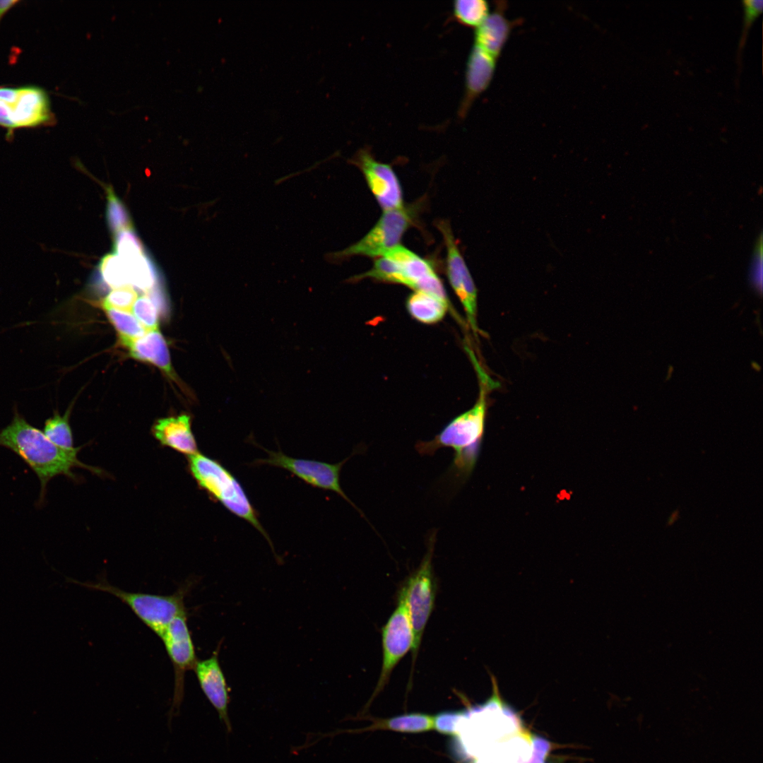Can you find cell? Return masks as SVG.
<instances>
[{"label":"cell","mask_w":763,"mask_h":763,"mask_svg":"<svg viewBox=\"0 0 763 763\" xmlns=\"http://www.w3.org/2000/svg\"><path fill=\"white\" fill-rule=\"evenodd\" d=\"M191 584L185 583L171 595H158L126 591L105 581L80 583L88 588L117 598L159 637L175 617L186 612L184 598Z\"/></svg>","instance_id":"4"},{"label":"cell","mask_w":763,"mask_h":763,"mask_svg":"<svg viewBox=\"0 0 763 763\" xmlns=\"http://www.w3.org/2000/svg\"><path fill=\"white\" fill-rule=\"evenodd\" d=\"M478 373L481 387L473 408L451 420L433 439L418 442L415 446L420 454L427 456L434 455L441 448L452 449L453 468L456 475L461 478L468 477L476 463L486 420L487 392L496 386L480 369Z\"/></svg>","instance_id":"2"},{"label":"cell","mask_w":763,"mask_h":763,"mask_svg":"<svg viewBox=\"0 0 763 763\" xmlns=\"http://www.w3.org/2000/svg\"><path fill=\"white\" fill-rule=\"evenodd\" d=\"M18 2L20 1L16 0H0V21L3 16Z\"/></svg>","instance_id":"36"},{"label":"cell","mask_w":763,"mask_h":763,"mask_svg":"<svg viewBox=\"0 0 763 763\" xmlns=\"http://www.w3.org/2000/svg\"><path fill=\"white\" fill-rule=\"evenodd\" d=\"M152 432L163 446L188 456L198 452L191 431V417L187 414L159 419L153 425Z\"/></svg>","instance_id":"16"},{"label":"cell","mask_w":763,"mask_h":763,"mask_svg":"<svg viewBox=\"0 0 763 763\" xmlns=\"http://www.w3.org/2000/svg\"><path fill=\"white\" fill-rule=\"evenodd\" d=\"M446 248V273L450 285L461 301L471 329L478 331L476 322L477 289L466 261L446 220L436 222Z\"/></svg>","instance_id":"10"},{"label":"cell","mask_w":763,"mask_h":763,"mask_svg":"<svg viewBox=\"0 0 763 763\" xmlns=\"http://www.w3.org/2000/svg\"><path fill=\"white\" fill-rule=\"evenodd\" d=\"M414 212L413 208L404 206L385 211L373 227L358 242L343 250L327 254L326 259L339 263L353 256L379 258L400 245V241L411 225Z\"/></svg>","instance_id":"5"},{"label":"cell","mask_w":763,"mask_h":763,"mask_svg":"<svg viewBox=\"0 0 763 763\" xmlns=\"http://www.w3.org/2000/svg\"><path fill=\"white\" fill-rule=\"evenodd\" d=\"M194 670L203 694L216 710L220 720L225 725L227 733H230L232 726L228 716V689L218 661V651H214L210 658L198 660Z\"/></svg>","instance_id":"14"},{"label":"cell","mask_w":763,"mask_h":763,"mask_svg":"<svg viewBox=\"0 0 763 763\" xmlns=\"http://www.w3.org/2000/svg\"><path fill=\"white\" fill-rule=\"evenodd\" d=\"M107 218L110 229L114 232L133 228L132 223L124 203L111 190H108Z\"/></svg>","instance_id":"28"},{"label":"cell","mask_w":763,"mask_h":763,"mask_svg":"<svg viewBox=\"0 0 763 763\" xmlns=\"http://www.w3.org/2000/svg\"><path fill=\"white\" fill-rule=\"evenodd\" d=\"M10 105L16 129L50 125L55 120L47 93L37 85L20 86L16 100Z\"/></svg>","instance_id":"13"},{"label":"cell","mask_w":763,"mask_h":763,"mask_svg":"<svg viewBox=\"0 0 763 763\" xmlns=\"http://www.w3.org/2000/svg\"><path fill=\"white\" fill-rule=\"evenodd\" d=\"M744 8L743 29L740 38V48H742L746 40L748 30L755 20L761 14L763 8L762 0H744L743 1Z\"/></svg>","instance_id":"32"},{"label":"cell","mask_w":763,"mask_h":763,"mask_svg":"<svg viewBox=\"0 0 763 763\" xmlns=\"http://www.w3.org/2000/svg\"><path fill=\"white\" fill-rule=\"evenodd\" d=\"M264 450L267 451L268 457L256 460L255 464L281 468L313 487L333 491L345 499L362 514V516H365L345 495L340 484L341 468L351 456L340 463L333 464L315 460L292 458L284 454L281 451H274L266 449Z\"/></svg>","instance_id":"8"},{"label":"cell","mask_w":763,"mask_h":763,"mask_svg":"<svg viewBox=\"0 0 763 763\" xmlns=\"http://www.w3.org/2000/svg\"><path fill=\"white\" fill-rule=\"evenodd\" d=\"M474 763H481V762H478V761H477V762H474Z\"/></svg>","instance_id":"37"},{"label":"cell","mask_w":763,"mask_h":763,"mask_svg":"<svg viewBox=\"0 0 763 763\" xmlns=\"http://www.w3.org/2000/svg\"><path fill=\"white\" fill-rule=\"evenodd\" d=\"M115 253L124 261L145 254L143 244L133 228L114 233Z\"/></svg>","instance_id":"26"},{"label":"cell","mask_w":763,"mask_h":763,"mask_svg":"<svg viewBox=\"0 0 763 763\" xmlns=\"http://www.w3.org/2000/svg\"><path fill=\"white\" fill-rule=\"evenodd\" d=\"M435 540L436 533L433 532L429 538L427 553L419 567L408 579L401 589L413 631L412 651L414 659L434 604L435 581L432 559Z\"/></svg>","instance_id":"6"},{"label":"cell","mask_w":763,"mask_h":763,"mask_svg":"<svg viewBox=\"0 0 763 763\" xmlns=\"http://www.w3.org/2000/svg\"><path fill=\"white\" fill-rule=\"evenodd\" d=\"M467 716L463 711H446L433 716V729L442 735H456L459 723Z\"/></svg>","instance_id":"30"},{"label":"cell","mask_w":763,"mask_h":763,"mask_svg":"<svg viewBox=\"0 0 763 763\" xmlns=\"http://www.w3.org/2000/svg\"><path fill=\"white\" fill-rule=\"evenodd\" d=\"M406 307L416 320L433 324L442 319L449 305L431 295L415 291L408 297Z\"/></svg>","instance_id":"20"},{"label":"cell","mask_w":763,"mask_h":763,"mask_svg":"<svg viewBox=\"0 0 763 763\" xmlns=\"http://www.w3.org/2000/svg\"><path fill=\"white\" fill-rule=\"evenodd\" d=\"M107 316L119 335L123 345L143 336L147 331L129 312L111 308L104 309Z\"/></svg>","instance_id":"23"},{"label":"cell","mask_w":763,"mask_h":763,"mask_svg":"<svg viewBox=\"0 0 763 763\" xmlns=\"http://www.w3.org/2000/svg\"><path fill=\"white\" fill-rule=\"evenodd\" d=\"M0 126L7 130L8 135H11L16 129L12 117L11 105L1 101H0Z\"/></svg>","instance_id":"34"},{"label":"cell","mask_w":763,"mask_h":763,"mask_svg":"<svg viewBox=\"0 0 763 763\" xmlns=\"http://www.w3.org/2000/svg\"><path fill=\"white\" fill-rule=\"evenodd\" d=\"M136 360L150 362L175 380L168 347L159 330L147 331L143 336L124 344Z\"/></svg>","instance_id":"18"},{"label":"cell","mask_w":763,"mask_h":763,"mask_svg":"<svg viewBox=\"0 0 763 763\" xmlns=\"http://www.w3.org/2000/svg\"><path fill=\"white\" fill-rule=\"evenodd\" d=\"M137 298V292L133 286L125 285L113 289L104 299L102 308H111L129 312H131Z\"/></svg>","instance_id":"29"},{"label":"cell","mask_w":763,"mask_h":763,"mask_svg":"<svg viewBox=\"0 0 763 763\" xmlns=\"http://www.w3.org/2000/svg\"><path fill=\"white\" fill-rule=\"evenodd\" d=\"M506 6L504 1L497 2L493 11L475 29L474 45L497 59L514 25V21H510L504 15Z\"/></svg>","instance_id":"17"},{"label":"cell","mask_w":763,"mask_h":763,"mask_svg":"<svg viewBox=\"0 0 763 763\" xmlns=\"http://www.w3.org/2000/svg\"><path fill=\"white\" fill-rule=\"evenodd\" d=\"M0 446L10 449L35 473L40 483L39 506L45 501L47 485L58 475L75 478L72 469L86 468L78 459L81 447L66 449L49 440L43 431L32 426L16 410L11 422L0 431ZM96 472V471H95Z\"/></svg>","instance_id":"1"},{"label":"cell","mask_w":763,"mask_h":763,"mask_svg":"<svg viewBox=\"0 0 763 763\" xmlns=\"http://www.w3.org/2000/svg\"><path fill=\"white\" fill-rule=\"evenodd\" d=\"M188 458L189 471L198 485L231 513L252 524L273 548L254 508L235 477L220 462L199 451Z\"/></svg>","instance_id":"3"},{"label":"cell","mask_w":763,"mask_h":763,"mask_svg":"<svg viewBox=\"0 0 763 763\" xmlns=\"http://www.w3.org/2000/svg\"><path fill=\"white\" fill-rule=\"evenodd\" d=\"M762 235H759L755 248L750 272V280L753 289L759 294L762 291Z\"/></svg>","instance_id":"31"},{"label":"cell","mask_w":763,"mask_h":763,"mask_svg":"<svg viewBox=\"0 0 763 763\" xmlns=\"http://www.w3.org/2000/svg\"><path fill=\"white\" fill-rule=\"evenodd\" d=\"M173 666L175 688L170 718L179 710L183 697L185 673L194 668L198 661L187 624V611L175 617L160 637Z\"/></svg>","instance_id":"7"},{"label":"cell","mask_w":763,"mask_h":763,"mask_svg":"<svg viewBox=\"0 0 763 763\" xmlns=\"http://www.w3.org/2000/svg\"><path fill=\"white\" fill-rule=\"evenodd\" d=\"M383 660L374 698L387 683L392 670L401 659L413 649L414 636L404 596L401 591L398 605L382 632Z\"/></svg>","instance_id":"9"},{"label":"cell","mask_w":763,"mask_h":763,"mask_svg":"<svg viewBox=\"0 0 763 763\" xmlns=\"http://www.w3.org/2000/svg\"><path fill=\"white\" fill-rule=\"evenodd\" d=\"M532 756L526 763H543L549 752L550 745L545 739L534 736L531 738Z\"/></svg>","instance_id":"33"},{"label":"cell","mask_w":763,"mask_h":763,"mask_svg":"<svg viewBox=\"0 0 763 763\" xmlns=\"http://www.w3.org/2000/svg\"><path fill=\"white\" fill-rule=\"evenodd\" d=\"M351 162L361 170L369 189L384 211L403 207L401 184L390 165L377 160L367 148L357 151Z\"/></svg>","instance_id":"11"},{"label":"cell","mask_w":763,"mask_h":763,"mask_svg":"<svg viewBox=\"0 0 763 763\" xmlns=\"http://www.w3.org/2000/svg\"><path fill=\"white\" fill-rule=\"evenodd\" d=\"M384 256L396 263L399 272L398 284L431 295L449 304L444 285L428 261L401 245Z\"/></svg>","instance_id":"12"},{"label":"cell","mask_w":763,"mask_h":763,"mask_svg":"<svg viewBox=\"0 0 763 763\" xmlns=\"http://www.w3.org/2000/svg\"><path fill=\"white\" fill-rule=\"evenodd\" d=\"M490 13V5L487 1L456 0L453 4V16L458 23L475 29Z\"/></svg>","instance_id":"22"},{"label":"cell","mask_w":763,"mask_h":763,"mask_svg":"<svg viewBox=\"0 0 763 763\" xmlns=\"http://www.w3.org/2000/svg\"><path fill=\"white\" fill-rule=\"evenodd\" d=\"M99 268L102 280L110 288L116 289L130 285L128 267L116 253L105 255Z\"/></svg>","instance_id":"24"},{"label":"cell","mask_w":763,"mask_h":763,"mask_svg":"<svg viewBox=\"0 0 763 763\" xmlns=\"http://www.w3.org/2000/svg\"><path fill=\"white\" fill-rule=\"evenodd\" d=\"M365 730H388L408 733L427 732L433 730V716L415 712L376 719L362 731Z\"/></svg>","instance_id":"19"},{"label":"cell","mask_w":763,"mask_h":763,"mask_svg":"<svg viewBox=\"0 0 763 763\" xmlns=\"http://www.w3.org/2000/svg\"><path fill=\"white\" fill-rule=\"evenodd\" d=\"M497 58L473 44L465 72V92L459 109L461 117L468 112L473 102L490 85L493 78Z\"/></svg>","instance_id":"15"},{"label":"cell","mask_w":763,"mask_h":763,"mask_svg":"<svg viewBox=\"0 0 763 763\" xmlns=\"http://www.w3.org/2000/svg\"><path fill=\"white\" fill-rule=\"evenodd\" d=\"M20 87L0 86V101L11 105L16 100Z\"/></svg>","instance_id":"35"},{"label":"cell","mask_w":763,"mask_h":763,"mask_svg":"<svg viewBox=\"0 0 763 763\" xmlns=\"http://www.w3.org/2000/svg\"><path fill=\"white\" fill-rule=\"evenodd\" d=\"M70 409L61 416L54 412L52 417L45 422L43 432L54 444L66 449H72L73 446V434L69 425Z\"/></svg>","instance_id":"25"},{"label":"cell","mask_w":763,"mask_h":763,"mask_svg":"<svg viewBox=\"0 0 763 763\" xmlns=\"http://www.w3.org/2000/svg\"><path fill=\"white\" fill-rule=\"evenodd\" d=\"M131 311L147 331L158 329V305L148 293L136 299Z\"/></svg>","instance_id":"27"},{"label":"cell","mask_w":763,"mask_h":763,"mask_svg":"<svg viewBox=\"0 0 763 763\" xmlns=\"http://www.w3.org/2000/svg\"><path fill=\"white\" fill-rule=\"evenodd\" d=\"M124 262L128 267L131 285L146 292L157 285L158 273L146 254Z\"/></svg>","instance_id":"21"}]
</instances>
